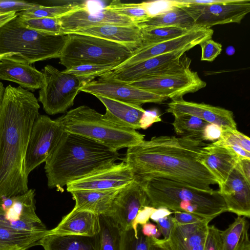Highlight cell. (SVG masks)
Returning a JSON list of instances; mask_svg holds the SVG:
<instances>
[{
    "label": "cell",
    "instance_id": "cell-1",
    "mask_svg": "<svg viewBox=\"0 0 250 250\" xmlns=\"http://www.w3.org/2000/svg\"><path fill=\"white\" fill-rule=\"evenodd\" d=\"M207 145L188 137L154 136L127 147L124 162L141 183L164 178L210 192L217 182L200 160Z\"/></svg>",
    "mask_w": 250,
    "mask_h": 250
},
{
    "label": "cell",
    "instance_id": "cell-38",
    "mask_svg": "<svg viewBox=\"0 0 250 250\" xmlns=\"http://www.w3.org/2000/svg\"><path fill=\"white\" fill-rule=\"evenodd\" d=\"M18 22L22 26L40 32L51 34H63L58 18H39L24 20L17 17Z\"/></svg>",
    "mask_w": 250,
    "mask_h": 250
},
{
    "label": "cell",
    "instance_id": "cell-43",
    "mask_svg": "<svg viewBox=\"0 0 250 250\" xmlns=\"http://www.w3.org/2000/svg\"><path fill=\"white\" fill-rule=\"evenodd\" d=\"M150 17L165 12L175 6L174 0H162L143 2Z\"/></svg>",
    "mask_w": 250,
    "mask_h": 250
},
{
    "label": "cell",
    "instance_id": "cell-4",
    "mask_svg": "<svg viewBox=\"0 0 250 250\" xmlns=\"http://www.w3.org/2000/svg\"><path fill=\"white\" fill-rule=\"evenodd\" d=\"M141 184L146 194L149 206L155 208L164 207L210 220L228 211L218 190L206 191L160 178Z\"/></svg>",
    "mask_w": 250,
    "mask_h": 250
},
{
    "label": "cell",
    "instance_id": "cell-51",
    "mask_svg": "<svg viewBox=\"0 0 250 250\" xmlns=\"http://www.w3.org/2000/svg\"><path fill=\"white\" fill-rule=\"evenodd\" d=\"M235 167L246 180L250 183V159L239 158Z\"/></svg>",
    "mask_w": 250,
    "mask_h": 250
},
{
    "label": "cell",
    "instance_id": "cell-39",
    "mask_svg": "<svg viewBox=\"0 0 250 250\" xmlns=\"http://www.w3.org/2000/svg\"><path fill=\"white\" fill-rule=\"evenodd\" d=\"M137 234L132 229L122 231L120 250H149L152 238L144 236L139 226Z\"/></svg>",
    "mask_w": 250,
    "mask_h": 250
},
{
    "label": "cell",
    "instance_id": "cell-30",
    "mask_svg": "<svg viewBox=\"0 0 250 250\" xmlns=\"http://www.w3.org/2000/svg\"><path fill=\"white\" fill-rule=\"evenodd\" d=\"M100 229L95 236L96 250H120L122 230L109 216L99 215Z\"/></svg>",
    "mask_w": 250,
    "mask_h": 250
},
{
    "label": "cell",
    "instance_id": "cell-48",
    "mask_svg": "<svg viewBox=\"0 0 250 250\" xmlns=\"http://www.w3.org/2000/svg\"><path fill=\"white\" fill-rule=\"evenodd\" d=\"M161 121L160 116L157 111L146 110L140 122L141 128L146 129L150 127L153 124Z\"/></svg>",
    "mask_w": 250,
    "mask_h": 250
},
{
    "label": "cell",
    "instance_id": "cell-6",
    "mask_svg": "<svg viewBox=\"0 0 250 250\" xmlns=\"http://www.w3.org/2000/svg\"><path fill=\"white\" fill-rule=\"evenodd\" d=\"M56 120L64 131L96 141L117 151L139 143L145 136L104 119L103 114L86 105L72 109Z\"/></svg>",
    "mask_w": 250,
    "mask_h": 250
},
{
    "label": "cell",
    "instance_id": "cell-53",
    "mask_svg": "<svg viewBox=\"0 0 250 250\" xmlns=\"http://www.w3.org/2000/svg\"><path fill=\"white\" fill-rule=\"evenodd\" d=\"M173 211L164 207L156 208L155 211L151 214L150 219L153 221L157 222L159 219L166 216L171 215Z\"/></svg>",
    "mask_w": 250,
    "mask_h": 250
},
{
    "label": "cell",
    "instance_id": "cell-23",
    "mask_svg": "<svg viewBox=\"0 0 250 250\" xmlns=\"http://www.w3.org/2000/svg\"><path fill=\"white\" fill-rule=\"evenodd\" d=\"M99 229V215L87 210L73 209L55 228L48 230L47 234L94 237Z\"/></svg>",
    "mask_w": 250,
    "mask_h": 250
},
{
    "label": "cell",
    "instance_id": "cell-26",
    "mask_svg": "<svg viewBox=\"0 0 250 250\" xmlns=\"http://www.w3.org/2000/svg\"><path fill=\"white\" fill-rule=\"evenodd\" d=\"M0 79L16 83L33 91L41 89L44 83L42 72L30 64L7 59L0 62Z\"/></svg>",
    "mask_w": 250,
    "mask_h": 250
},
{
    "label": "cell",
    "instance_id": "cell-32",
    "mask_svg": "<svg viewBox=\"0 0 250 250\" xmlns=\"http://www.w3.org/2000/svg\"><path fill=\"white\" fill-rule=\"evenodd\" d=\"M172 125L175 132L180 137H188L202 140L205 127L208 124L196 117L188 114L174 115Z\"/></svg>",
    "mask_w": 250,
    "mask_h": 250
},
{
    "label": "cell",
    "instance_id": "cell-33",
    "mask_svg": "<svg viewBox=\"0 0 250 250\" xmlns=\"http://www.w3.org/2000/svg\"><path fill=\"white\" fill-rule=\"evenodd\" d=\"M82 3H71L58 6H45L38 4L17 13V16L24 20L39 18H58L79 7Z\"/></svg>",
    "mask_w": 250,
    "mask_h": 250
},
{
    "label": "cell",
    "instance_id": "cell-12",
    "mask_svg": "<svg viewBox=\"0 0 250 250\" xmlns=\"http://www.w3.org/2000/svg\"><path fill=\"white\" fill-rule=\"evenodd\" d=\"M128 84L172 100L182 98L187 94L197 92L207 85L197 72L190 68L144 78Z\"/></svg>",
    "mask_w": 250,
    "mask_h": 250
},
{
    "label": "cell",
    "instance_id": "cell-49",
    "mask_svg": "<svg viewBox=\"0 0 250 250\" xmlns=\"http://www.w3.org/2000/svg\"><path fill=\"white\" fill-rule=\"evenodd\" d=\"M156 223L157 227L163 236V239H167L174 225L172 215L161 218Z\"/></svg>",
    "mask_w": 250,
    "mask_h": 250
},
{
    "label": "cell",
    "instance_id": "cell-9",
    "mask_svg": "<svg viewBox=\"0 0 250 250\" xmlns=\"http://www.w3.org/2000/svg\"><path fill=\"white\" fill-rule=\"evenodd\" d=\"M64 130L55 119L40 115L34 122L28 141L24 159V171L30 173L45 162L61 141Z\"/></svg>",
    "mask_w": 250,
    "mask_h": 250
},
{
    "label": "cell",
    "instance_id": "cell-45",
    "mask_svg": "<svg viewBox=\"0 0 250 250\" xmlns=\"http://www.w3.org/2000/svg\"><path fill=\"white\" fill-rule=\"evenodd\" d=\"M156 208L146 206L140 209L133 221L132 229L136 234H138V228L139 225L142 226L148 222L151 214Z\"/></svg>",
    "mask_w": 250,
    "mask_h": 250
},
{
    "label": "cell",
    "instance_id": "cell-57",
    "mask_svg": "<svg viewBox=\"0 0 250 250\" xmlns=\"http://www.w3.org/2000/svg\"><path fill=\"white\" fill-rule=\"evenodd\" d=\"M5 87L3 86V83L0 82V104L4 94Z\"/></svg>",
    "mask_w": 250,
    "mask_h": 250
},
{
    "label": "cell",
    "instance_id": "cell-28",
    "mask_svg": "<svg viewBox=\"0 0 250 250\" xmlns=\"http://www.w3.org/2000/svg\"><path fill=\"white\" fill-rule=\"evenodd\" d=\"M38 245L44 250H96L95 236L47 234L39 240Z\"/></svg>",
    "mask_w": 250,
    "mask_h": 250
},
{
    "label": "cell",
    "instance_id": "cell-56",
    "mask_svg": "<svg viewBox=\"0 0 250 250\" xmlns=\"http://www.w3.org/2000/svg\"><path fill=\"white\" fill-rule=\"evenodd\" d=\"M0 250H17L5 244L2 241L0 240Z\"/></svg>",
    "mask_w": 250,
    "mask_h": 250
},
{
    "label": "cell",
    "instance_id": "cell-29",
    "mask_svg": "<svg viewBox=\"0 0 250 250\" xmlns=\"http://www.w3.org/2000/svg\"><path fill=\"white\" fill-rule=\"evenodd\" d=\"M137 25L141 29L169 26L192 29L197 27L188 13L177 6L162 14L151 17Z\"/></svg>",
    "mask_w": 250,
    "mask_h": 250
},
{
    "label": "cell",
    "instance_id": "cell-55",
    "mask_svg": "<svg viewBox=\"0 0 250 250\" xmlns=\"http://www.w3.org/2000/svg\"><path fill=\"white\" fill-rule=\"evenodd\" d=\"M152 242L150 244L149 250H169L163 245L159 243L156 238H151Z\"/></svg>",
    "mask_w": 250,
    "mask_h": 250
},
{
    "label": "cell",
    "instance_id": "cell-47",
    "mask_svg": "<svg viewBox=\"0 0 250 250\" xmlns=\"http://www.w3.org/2000/svg\"><path fill=\"white\" fill-rule=\"evenodd\" d=\"M222 127L215 124H208L204 128L203 134V141H216L221 136Z\"/></svg>",
    "mask_w": 250,
    "mask_h": 250
},
{
    "label": "cell",
    "instance_id": "cell-52",
    "mask_svg": "<svg viewBox=\"0 0 250 250\" xmlns=\"http://www.w3.org/2000/svg\"><path fill=\"white\" fill-rule=\"evenodd\" d=\"M249 223L246 226L238 244L235 250H250V241L249 234Z\"/></svg>",
    "mask_w": 250,
    "mask_h": 250
},
{
    "label": "cell",
    "instance_id": "cell-36",
    "mask_svg": "<svg viewBox=\"0 0 250 250\" xmlns=\"http://www.w3.org/2000/svg\"><path fill=\"white\" fill-rule=\"evenodd\" d=\"M117 65L116 64H86L65 69L63 71L79 78L85 84L93 81L96 77H100L112 71Z\"/></svg>",
    "mask_w": 250,
    "mask_h": 250
},
{
    "label": "cell",
    "instance_id": "cell-5",
    "mask_svg": "<svg viewBox=\"0 0 250 250\" xmlns=\"http://www.w3.org/2000/svg\"><path fill=\"white\" fill-rule=\"evenodd\" d=\"M16 17L0 27V54L10 53L7 60L28 64L60 58L67 34L30 29L21 26Z\"/></svg>",
    "mask_w": 250,
    "mask_h": 250
},
{
    "label": "cell",
    "instance_id": "cell-54",
    "mask_svg": "<svg viewBox=\"0 0 250 250\" xmlns=\"http://www.w3.org/2000/svg\"><path fill=\"white\" fill-rule=\"evenodd\" d=\"M226 146L234 153H235L239 158H246L250 159V152H249L242 147L238 146Z\"/></svg>",
    "mask_w": 250,
    "mask_h": 250
},
{
    "label": "cell",
    "instance_id": "cell-34",
    "mask_svg": "<svg viewBox=\"0 0 250 250\" xmlns=\"http://www.w3.org/2000/svg\"><path fill=\"white\" fill-rule=\"evenodd\" d=\"M195 28L189 29L169 26L142 29L143 40L141 47L149 46L175 39L188 33Z\"/></svg>",
    "mask_w": 250,
    "mask_h": 250
},
{
    "label": "cell",
    "instance_id": "cell-58",
    "mask_svg": "<svg viewBox=\"0 0 250 250\" xmlns=\"http://www.w3.org/2000/svg\"><path fill=\"white\" fill-rule=\"evenodd\" d=\"M10 56L9 53H5V54H0V62L3 59H6L8 58Z\"/></svg>",
    "mask_w": 250,
    "mask_h": 250
},
{
    "label": "cell",
    "instance_id": "cell-18",
    "mask_svg": "<svg viewBox=\"0 0 250 250\" xmlns=\"http://www.w3.org/2000/svg\"><path fill=\"white\" fill-rule=\"evenodd\" d=\"M58 19L63 34H68L81 29L105 24H137L131 19L108 11L104 8L99 12H90L86 5L83 3Z\"/></svg>",
    "mask_w": 250,
    "mask_h": 250
},
{
    "label": "cell",
    "instance_id": "cell-44",
    "mask_svg": "<svg viewBox=\"0 0 250 250\" xmlns=\"http://www.w3.org/2000/svg\"><path fill=\"white\" fill-rule=\"evenodd\" d=\"M221 233L214 225H208L204 250H222Z\"/></svg>",
    "mask_w": 250,
    "mask_h": 250
},
{
    "label": "cell",
    "instance_id": "cell-13",
    "mask_svg": "<svg viewBox=\"0 0 250 250\" xmlns=\"http://www.w3.org/2000/svg\"><path fill=\"white\" fill-rule=\"evenodd\" d=\"M179 7L188 13L196 26L211 28L216 25L240 23L250 11V0H225L221 3Z\"/></svg>",
    "mask_w": 250,
    "mask_h": 250
},
{
    "label": "cell",
    "instance_id": "cell-37",
    "mask_svg": "<svg viewBox=\"0 0 250 250\" xmlns=\"http://www.w3.org/2000/svg\"><path fill=\"white\" fill-rule=\"evenodd\" d=\"M248 222L246 217L238 216L227 229L221 231L222 250H235Z\"/></svg>",
    "mask_w": 250,
    "mask_h": 250
},
{
    "label": "cell",
    "instance_id": "cell-41",
    "mask_svg": "<svg viewBox=\"0 0 250 250\" xmlns=\"http://www.w3.org/2000/svg\"><path fill=\"white\" fill-rule=\"evenodd\" d=\"M214 146H238L250 152V139L237 129L222 127L219 140L210 144Z\"/></svg>",
    "mask_w": 250,
    "mask_h": 250
},
{
    "label": "cell",
    "instance_id": "cell-2",
    "mask_svg": "<svg viewBox=\"0 0 250 250\" xmlns=\"http://www.w3.org/2000/svg\"><path fill=\"white\" fill-rule=\"evenodd\" d=\"M40 105L32 93L10 84L0 104V196H11L28 189L24 159Z\"/></svg>",
    "mask_w": 250,
    "mask_h": 250
},
{
    "label": "cell",
    "instance_id": "cell-10",
    "mask_svg": "<svg viewBox=\"0 0 250 250\" xmlns=\"http://www.w3.org/2000/svg\"><path fill=\"white\" fill-rule=\"evenodd\" d=\"M35 191L0 196V227L37 232L47 231L36 213Z\"/></svg>",
    "mask_w": 250,
    "mask_h": 250
},
{
    "label": "cell",
    "instance_id": "cell-50",
    "mask_svg": "<svg viewBox=\"0 0 250 250\" xmlns=\"http://www.w3.org/2000/svg\"><path fill=\"white\" fill-rule=\"evenodd\" d=\"M141 231L144 236L148 237L159 239L162 235L157 226L149 222L141 226Z\"/></svg>",
    "mask_w": 250,
    "mask_h": 250
},
{
    "label": "cell",
    "instance_id": "cell-35",
    "mask_svg": "<svg viewBox=\"0 0 250 250\" xmlns=\"http://www.w3.org/2000/svg\"><path fill=\"white\" fill-rule=\"evenodd\" d=\"M104 8L118 15L128 17L136 24L150 17L143 2L123 3L120 0H115Z\"/></svg>",
    "mask_w": 250,
    "mask_h": 250
},
{
    "label": "cell",
    "instance_id": "cell-19",
    "mask_svg": "<svg viewBox=\"0 0 250 250\" xmlns=\"http://www.w3.org/2000/svg\"><path fill=\"white\" fill-rule=\"evenodd\" d=\"M166 111L173 116L190 115L222 127L236 129V123L232 111L225 108L204 103L188 102L183 98L172 100L167 104Z\"/></svg>",
    "mask_w": 250,
    "mask_h": 250
},
{
    "label": "cell",
    "instance_id": "cell-27",
    "mask_svg": "<svg viewBox=\"0 0 250 250\" xmlns=\"http://www.w3.org/2000/svg\"><path fill=\"white\" fill-rule=\"evenodd\" d=\"M120 189L72 191L70 192L75 201L73 209L87 210L98 215H106L115 197Z\"/></svg>",
    "mask_w": 250,
    "mask_h": 250
},
{
    "label": "cell",
    "instance_id": "cell-24",
    "mask_svg": "<svg viewBox=\"0 0 250 250\" xmlns=\"http://www.w3.org/2000/svg\"><path fill=\"white\" fill-rule=\"evenodd\" d=\"M239 159L229 148L210 144L204 147L200 156L201 162L214 176L219 186L227 180Z\"/></svg>",
    "mask_w": 250,
    "mask_h": 250
},
{
    "label": "cell",
    "instance_id": "cell-16",
    "mask_svg": "<svg viewBox=\"0 0 250 250\" xmlns=\"http://www.w3.org/2000/svg\"><path fill=\"white\" fill-rule=\"evenodd\" d=\"M134 179L130 168L125 163H115L68 184V192L76 190L110 191L120 189Z\"/></svg>",
    "mask_w": 250,
    "mask_h": 250
},
{
    "label": "cell",
    "instance_id": "cell-15",
    "mask_svg": "<svg viewBox=\"0 0 250 250\" xmlns=\"http://www.w3.org/2000/svg\"><path fill=\"white\" fill-rule=\"evenodd\" d=\"M211 28L197 27L188 33L167 41L141 47L133 51L131 56L115 67L112 71H117L135 63L157 56L183 49L188 51L205 40L211 39Z\"/></svg>",
    "mask_w": 250,
    "mask_h": 250
},
{
    "label": "cell",
    "instance_id": "cell-14",
    "mask_svg": "<svg viewBox=\"0 0 250 250\" xmlns=\"http://www.w3.org/2000/svg\"><path fill=\"white\" fill-rule=\"evenodd\" d=\"M80 91L141 106L146 103H161L166 97L116 80L107 74L83 85Z\"/></svg>",
    "mask_w": 250,
    "mask_h": 250
},
{
    "label": "cell",
    "instance_id": "cell-31",
    "mask_svg": "<svg viewBox=\"0 0 250 250\" xmlns=\"http://www.w3.org/2000/svg\"><path fill=\"white\" fill-rule=\"evenodd\" d=\"M47 233L48 230L37 232L0 227V240L17 250H25L38 245L39 240Z\"/></svg>",
    "mask_w": 250,
    "mask_h": 250
},
{
    "label": "cell",
    "instance_id": "cell-8",
    "mask_svg": "<svg viewBox=\"0 0 250 250\" xmlns=\"http://www.w3.org/2000/svg\"><path fill=\"white\" fill-rule=\"evenodd\" d=\"M42 72L44 83L40 89L39 101L44 110L49 115L65 112L73 105L83 82L51 65H46Z\"/></svg>",
    "mask_w": 250,
    "mask_h": 250
},
{
    "label": "cell",
    "instance_id": "cell-46",
    "mask_svg": "<svg viewBox=\"0 0 250 250\" xmlns=\"http://www.w3.org/2000/svg\"><path fill=\"white\" fill-rule=\"evenodd\" d=\"M172 219L174 223L177 225H187L197 223L204 219L198 215L186 212L173 211Z\"/></svg>",
    "mask_w": 250,
    "mask_h": 250
},
{
    "label": "cell",
    "instance_id": "cell-17",
    "mask_svg": "<svg viewBox=\"0 0 250 250\" xmlns=\"http://www.w3.org/2000/svg\"><path fill=\"white\" fill-rule=\"evenodd\" d=\"M146 206H149V202L144 188L134 179L119 191L106 215L110 217L122 231H126L132 229L139 210Z\"/></svg>",
    "mask_w": 250,
    "mask_h": 250
},
{
    "label": "cell",
    "instance_id": "cell-3",
    "mask_svg": "<svg viewBox=\"0 0 250 250\" xmlns=\"http://www.w3.org/2000/svg\"><path fill=\"white\" fill-rule=\"evenodd\" d=\"M120 159L118 151L96 141L65 131L45 162L47 186L62 191L68 184L111 166Z\"/></svg>",
    "mask_w": 250,
    "mask_h": 250
},
{
    "label": "cell",
    "instance_id": "cell-25",
    "mask_svg": "<svg viewBox=\"0 0 250 250\" xmlns=\"http://www.w3.org/2000/svg\"><path fill=\"white\" fill-rule=\"evenodd\" d=\"M104 105V119L118 125L134 130L141 128L140 122L146 110L141 106L101 96H95Z\"/></svg>",
    "mask_w": 250,
    "mask_h": 250
},
{
    "label": "cell",
    "instance_id": "cell-42",
    "mask_svg": "<svg viewBox=\"0 0 250 250\" xmlns=\"http://www.w3.org/2000/svg\"><path fill=\"white\" fill-rule=\"evenodd\" d=\"M199 45L201 48V61L212 62L222 51V44L211 39L205 40Z\"/></svg>",
    "mask_w": 250,
    "mask_h": 250
},
{
    "label": "cell",
    "instance_id": "cell-11",
    "mask_svg": "<svg viewBox=\"0 0 250 250\" xmlns=\"http://www.w3.org/2000/svg\"><path fill=\"white\" fill-rule=\"evenodd\" d=\"M187 51L183 49L157 56L107 74L129 83L146 78L184 71L189 69L191 62L185 54Z\"/></svg>",
    "mask_w": 250,
    "mask_h": 250
},
{
    "label": "cell",
    "instance_id": "cell-7",
    "mask_svg": "<svg viewBox=\"0 0 250 250\" xmlns=\"http://www.w3.org/2000/svg\"><path fill=\"white\" fill-rule=\"evenodd\" d=\"M67 36L59 58L65 69L86 64L118 65L134 51L124 45L88 35L72 33Z\"/></svg>",
    "mask_w": 250,
    "mask_h": 250
},
{
    "label": "cell",
    "instance_id": "cell-21",
    "mask_svg": "<svg viewBox=\"0 0 250 250\" xmlns=\"http://www.w3.org/2000/svg\"><path fill=\"white\" fill-rule=\"evenodd\" d=\"M219 193L228 211L238 216L250 217V183L235 166L227 180L219 186Z\"/></svg>",
    "mask_w": 250,
    "mask_h": 250
},
{
    "label": "cell",
    "instance_id": "cell-20",
    "mask_svg": "<svg viewBox=\"0 0 250 250\" xmlns=\"http://www.w3.org/2000/svg\"><path fill=\"white\" fill-rule=\"evenodd\" d=\"M210 221L204 219L187 225L174 223L167 239L156 240L169 250H204Z\"/></svg>",
    "mask_w": 250,
    "mask_h": 250
},
{
    "label": "cell",
    "instance_id": "cell-22",
    "mask_svg": "<svg viewBox=\"0 0 250 250\" xmlns=\"http://www.w3.org/2000/svg\"><path fill=\"white\" fill-rule=\"evenodd\" d=\"M72 33L101 38L124 45L133 50L141 46L143 40L142 29L137 24H105L79 29L69 34Z\"/></svg>",
    "mask_w": 250,
    "mask_h": 250
},
{
    "label": "cell",
    "instance_id": "cell-40",
    "mask_svg": "<svg viewBox=\"0 0 250 250\" xmlns=\"http://www.w3.org/2000/svg\"><path fill=\"white\" fill-rule=\"evenodd\" d=\"M38 4L23 0H0V27L17 17V12Z\"/></svg>",
    "mask_w": 250,
    "mask_h": 250
}]
</instances>
